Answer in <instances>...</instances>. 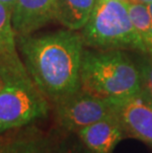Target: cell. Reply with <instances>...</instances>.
<instances>
[{"label": "cell", "instance_id": "1", "mask_svg": "<svg viewBox=\"0 0 152 153\" xmlns=\"http://www.w3.org/2000/svg\"><path fill=\"white\" fill-rule=\"evenodd\" d=\"M31 78L46 98L56 104L81 89L80 66L84 43L76 31L16 36Z\"/></svg>", "mask_w": 152, "mask_h": 153}, {"label": "cell", "instance_id": "20", "mask_svg": "<svg viewBox=\"0 0 152 153\" xmlns=\"http://www.w3.org/2000/svg\"><path fill=\"white\" fill-rule=\"evenodd\" d=\"M148 103H149V102H148ZM149 105H150V106L152 107V104H150V103H149Z\"/></svg>", "mask_w": 152, "mask_h": 153}, {"label": "cell", "instance_id": "8", "mask_svg": "<svg viewBox=\"0 0 152 153\" xmlns=\"http://www.w3.org/2000/svg\"><path fill=\"white\" fill-rule=\"evenodd\" d=\"M56 0H17L11 21L16 36H27L56 20Z\"/></svg>", "mask_w": 152, "mask_h": 153}, {"label": "cell", "instance_id": "14", "mask_svg": "<svg viewBox=\"0 0 152 153\" xmlns=\"http://www.w3.org/2000/svg\"><path fill=\"white\" fill-rule=\"evenodd\" d=\"M59 140H54L51 153H92L83 144L76 133L69 132Z\"/></svg>", "mask_w": 152, "mask_h": 153}, {"label": "cell", "instance_id": "19", "mask_svg": "<svg viewBox=\"0 0 152 153\" xmlns=\"http://www.w3.org/2000/svg\"><path fill=\"white\" fill-rule=\"evenodd\" d=\"M121 1H129V0H121Z\"/></svg>", "mask_w": 152, "mask_h": 153}, {"label": "cell", "instance_id": "15", "mask_svg": "<svg viewBox=\"0 0 152 153\" xmlns=\"http://www.w3.org/2000/svg\"><path fill=\"white\" fill-rule=\"evenodd\" d=\"M16 1H17V0H0V2H1L2 4H4L7 8L10 9L11 11L13 10V7H14Z\"/></svg>", "mask_w": 152, "mask_h": 153}, {"label": "cell", "instance_id": "10", "mask_svg": "<svg viewBox=\"0 0 152 153\" xmlns=\"http://www.w3.org/2000/svg\"><path fill=\"white\" fill-rule=\"evenodd\" d=\"M97 0H56V20L66 29L78 31L85 26Z\"/></svg>", "mask_w": 152, "mask_h": 153}, {"label": "cell", "instance_id": "4", "mask_svg": "<svg viewBox=\"0 0 152 153\" xmlns=\"http://www.w3.org/2000/svg\"><path fill=\"white\" fill-rule=\"evenodd\" d=\"M50 101L24 70L0 73V132L47 118Z\"/></svg>", "mask_w": 152, "mask_h": 153}, {"label": "cell", "instance_id": "2", "mask_svg": "<svg viewBox=\"0 0 152 153\" xmlns=\"http://www.w3.org/2000/svg\"><path fill=\"white\" fill-rule=\"evenodd\" d=\"M81 89L107 99L141 93L137 64L122 50H85L80 66Z\"/></svg>", "mask_w": 152, "mask_h": 153}, {"label": "cell", "instance_id": "18", "mask_svg": "<svg viewBox=\"0 0 152 153\" xmlns=\"http://www.w3.org/2000/svg\"><path fill=\"white\" fill-rule=\"evenodd\" d=\"M147 8H148V11H149L151 20H152V3H149V4H147Z\"/></svg>", "mask_w": 152, "mask_h": 153}, {"label": "cell", "instance_id": "17", "mask_svg": "<svg viewBox=\"0 0 152 153\" xmlns=\"http://www.w3.org/2000/svg\"><path fill=\"white\" fill-rule=\"evenodd\" d=\"M130 2H135V3H141V4H149V3H152V0H129Z\"/></svg>", "mask_w": 152, "mask_h": 153}, {"label": "cell", "instance_id": "3", "mask_svg": "<svg viewBox=\"0 0 152 153\" xmlns=\"http://www.w3.org/2000/svg\"><path fill=\"white\" fill-rule=\"evenodd\" d=\"M128 1L97 0L89 20L81 29L84 45L98 50L147 51L129 17Z\"/></svg>", "mask_w": 152, "mask_h": 153}, {"label": "cell", "instance_id": "13", "mask_svg": "<svg viewBox=\"0 0 152 153\" xmlns=\"http://www.w3.org/2000/svg\"><path fill=\"white\" fill-rule=\"evenodd\" d=\"M137 64L141 80V95L152 104V54H143Z\"/></svg>", "mask_w": 152, "mask_h": 153}, {"label": "cell", "instance_id": "11", "mask_svg": "<svg viewBox=\"0 0 152 153\" xmlns=\"http://www.w3.org/2000/svg\"><path fill=\"white\" fill-rule=\"evenodd\" d=\"M128 8L132 25L146 48V54H152V20L147 5L128 1Z\"/></svg>", "mask_w": 152, "mask_h": 153}, {"label": "cell", "instance_id": "9", "mask_svg": "<svg viewBox=\"0 0 152 153\" xmlns=\"http://www.w3.org/2000/svg\"><path fill=\"white\" fill-rule=\"evenodd\" d=\"M12 11L0 2V73L26 69L17 51V42L11 21Z\"/></svg>", "mask_w": 152, "mask_h": 153}, {"label": "cell", "instance_id": "5", "mask_svg": "<svg viewBox=\"0 0 152 153\" xmlns=\"http://www.w3.org/2000/svg\"><path fill=\"white\" fill-rule=\"evenodd\" d=\"M54 106L59 126L73 133L114 113L110 99L82 89L61 99Z\"/></svg>", "mask_w": 152, "mask_h": 153}, {"label": "cell", "instance_id": "16", "mask_svg": "<svg viewBox=\"0 0 152 153\" xmlns=\"http://www.w3.org/2000/svg\"><path fill=\"white\" fill-rule=\"evenodd\" d=\"M8 144H9V141L0 143V153H6V151H7V149H8Z\"/></svg>", "mask_w": 152, "mask_h": 153}, {"label": "cell", "instance_id": "12", "mask_svg": "<svg viewBox=\"0 0 152 153\" xmlns=\"http://www.w3.org/2000/svg\"><path fill=\"white\" fill-rule=\"evenodd\" d=\"M53 139L43 134H30L9 141L6 153H51Z\"/></svg>", "mask_w": 152, "mask_h": 153}, {"label": "cell", "instance_id": "7", "mask_svg": "<svg viewBox=\"0 0 152 153\" xmlns=\"http://www.w3.org/2000/svg\"><path fill=\"white\" fill-rule=\"evenodd\" d=\"M76 134L92 153H113L119 141L128 136L115 113L79 129Z\"/></svg>", "mask_w": 152, "mask_h": 153}, {"label": "cell", "instance_id": "6", "mask_svg": "<svg viewBox=\"0 0 152 153\" xmlns=\"http://www.w3.org/2000/svg\"><path fill=\"white\" fill-rule=\"evenodd\" d=\"M113 111L128 133L152 146V107L140 94L110 99Z\"/></svg>", "mask_w": 152, "mask_h": 153}]
</instances>
